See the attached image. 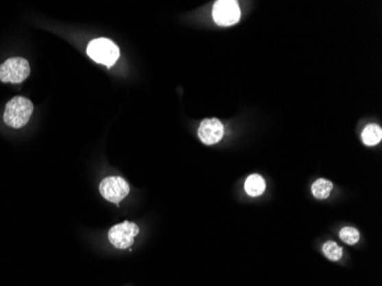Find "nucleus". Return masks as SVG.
<instances>
[{"label": "nucleus", "instance_id": "nucleus-1", "mask_svg": "<svg viewBox=\"0 0 382 286\" xmlns=\"http://www.w3.org/2000/svg\"><path fill=\"white\" fill-rule=\"evenodd\" d=\"M34 111L32 101L23 97H15L8 104L4 112V121L13 128H21L28 124Z\"/></svg>", "mask_w": 382, "mask_h": 286}, {"label": "nucleus", "instance_id": "nucleus-2", "mask_svg": "<svg viewBox=\"0 0 382 286\" xmlns=\"http://www.w3.org/2000/svg\"><path fill=\"white\" fill-rule=\"evenodd\" d=\"M87 56L95 62L110 68L117 62L121 51L110 39L97 38L92 40L87 46Z\"/></svg>", "mask_w": 382, "mask_h": 286}, {"label": "nucleus", "instance_id": "nucleus-3", "mask_svg": "<svg viewBox=\"0 0 382 286\" xmlns=\"http://www.w3.org/2000/svg\"><path fill=\"white\" fill-rule=\"evenodd\" d=\"M30 75V66L25 59L12 58L0 66V80L3 83L21 84Z\"/></svg>", "mask_w": 382, "mask_h": 286}, {"label": "nucleus", "instance_id": "nucleus-4", "mask_svg": "<svg viewBox=\"0 0 382 286\" xmlns=\"http://www.w3.org/2000/svg\"><path fill=\"white\" fill-rule=\"evenodd\" d=\"M140 233L138 224L131 221H124L116 224L108 233V238L115 248L119 250L131 248L134 244V238Z\"/></svg>", "mask_w": 382, "mask_h": 286}, {"label": "nucleus", "instance_id": "nucleus-5", "mask_svg": "<svg viewBox=\"0 0 382 286\" xmlns=\"http://www.w3.org/2000/svg\"><path fill=\"white\" fill-rule=\"evenodd\" d=\"M100 193L104 200L119 204L130 193V184L121 176H108L100 183Z\"/></svg>", "mask_w": 382, "mask_h": 286}, {"label": "nucleus", "instance_id": "nucleus-6", "mask_svg": "<svg viewBox=\"0 0 382 286\" xmlns=\"http://www.w3.org/2000/svg\"><path fill=\"white\" fill-rule=\"evenodd\" d=\"M213 19L221 27L234 25L241 20V8L235 0H219L213 6Z\"/></svg>", "mask_w": 382, "mask_h": 286}, {"label": "nucleus", "instance_id": "nucleus-7", "mask_svg": "<svg viewBox=\"0 0 382 286\" xmlns=\"http://www.w3.org/2000/svg\"><path fill=\"white\" fill-rule=\"evenodd\" d=\"M224 124L217 118L204 119L198 128V136L205 145H215L224 138Z\"/></svg>", "mask_w": 382, "mask_h": 286}, {"label": "nucleus", "instance_id": "nucleus-8", "mask_svg": "<svg viewBox=\"0 0 382 286\" xmlns=\"http://www.w3.org/2000/svg\"><path fill=\"white\" fill-rule=\"evenodd\" d=\"M265 181L260 174H252L245 181V191L248 196H261L265 193Z\"/></svg>", "mask_w": 382, "mask_h": 286}, {"label": "nucleus", "instance_id": "nucleus-9", "mask_svg": "<svg viewBox=\"0 0 382 286\" xmlns=\"http://www.w3.org/2000/svg\"><path fill=\"white\" fill-rule=\"evenodd\" d=\"M382 130L379 125L370 124L364 128V131L361 132V140L364 142L365 145L373 147L378 145L381 141Z\"/></svg>", "mask_w": 382, "mask_h": 286}, {"label": "nucleus", "instance_id": "nucleus-10", "mask_svg": "<svg viewBox=\"0 0 382 286\" xmlns=\"http://www.w3.org/2000/svg\"><path fill=\"white\" fill-rule=\"evenodd\" d=\"M332 189L333 183L326 179H317L311 186V193L317 200H326L327 197H330Z\"/></svg>", "mask_w": 382, "mask_h": 286}, {"label": "nucleus", "instance_id": "nucleus-11", "mask_svg": "<svg viewBox=\"0 0 382 286\" xmlns=\"http://www.w3.org/2000/svg\"><path fill=\"white\" fill-rule=\"evenodd\" d=\"M323 253L331 261H339L344 255V248L335 241H329L323 245Z\"/></svg>", "mask_w": 382, "mask_h": 286}, {"label": "nucleus", "instance_id": "nucleus-12", "mask_svg": "<svg viewBox=\"0 0 382 286\" xmlns=\"http://www.w3.org/2000/svg\"><path fill=\"white\" fill-rule=\"evenodd\" d=\"M341 241L348 245L357 244L359 241V231L354 227H344L339 233Z\"/></svg>", "mask_w": 382, "mask_h": 286}]
</instances>
